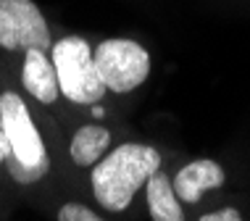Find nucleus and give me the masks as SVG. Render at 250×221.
Listing matches in <instances>:
<instances>
[{"label": "nucleus", "instance_id": "nucleus-1", "mask_svg": "<svg viewBox=\"0 0 250 221\" xmlns=\"http://www.w3.org/2000/svg\"><path fill=\"white\" fill-rule=\"evenodd\" d=\"M161 169V156L150 145H119L92 169V192L105 211H126L134 192Z\"/></svg>", "mask_w": 250, "mask_h": 221}, {"label": "nucleus", "instance_id": "nucleus-2", "mask_svg": "<svg viewBox=\"0 0 250 221\" xmlns=\"http://www.w3.org/2000/svg\"><path fill=\"white\" fill-rule=\"evenodd\" d=\"M0 126L8 137V156H5V169L19 184H35L48 174L50 161L45 142L40 137L35 121L29 116V108L16 92H3L0 95Z\"/></svg>", "mask_w": 250, "mask_h": 221}, {"label": "nucleus", "instance_id": "nucleus-3", "mask_svg": "<svg viewBox=\"0 0 250 221\" xmlns=\"http://www.w3.org/2000/svg\"><path fill=\"white\" fill-rule=\"evenodd\" d=\"M50 58L58 74V87L71 103H98L105 92V84L98 74L95 56L84 37H63L50 48Z\"/></svg>", "mask_w": 250, "mask_h": 221}, {"label": "nucleus", "instance_id": "nucleus-4", "mask_svg": "<svg viewBox=\"0 0 250 221\" xmlns=\"http://www.w3.org/2000/svg\"><path fill=\"white\" fill-rule=\"evenodd\" d=\"M92 56L105 90L119 95L137 90L150 74V56L134 40H105Z\"/></svg>", "mask_w": 250, "mask_h": 221}, {"label": "nucleus", "instance_id": "nucleus-5", "mask_svg": "<svg viewBox=\"0 0 250 221\" xmlns=\"http://www.w3.org/2000/svg\"><path fill=\"white\" fill-rule=\"evenodd\" d=\"M0 48L45 50L53 48L42 11L32 0H0Z\"/></svg>", "mask_w": 250, "mask_h": 221}, {"label": "nucleus", "instance_id": "nucleus-6", "mask_svg": "<svg viewBox=\"0 0 250 221\" xmlns=\"http://www.w3.org/2000/svg\"><path fill=\"white\" fill-rule=\"evenodd\" d=\"M174 192L182 203H198L208 190L224 184V169L211 158H198L192 163L182 166L179 174L174 177Z\"/></svg>", "mask_w": 250, "mask_h": 221}, {"label": "nucleus", "instance_id": "nucleus-7", "mask_svg": "<svg viewBox=\"0 0 250 221\" xmlns=\"http://www.w3.org/2000/svg\"><path fill=\"white\" fill-rule=\"evenodd\" d=\"M21 77H24V87L29 90V95L37 98L40 103L50 105L58 100L61 95L58 74H56V66H53V58L45 50H26Z\"/></svg>", "mask_w": 250, "mask_h": 221}, {"label": "nucleus", "instance_id": "nucleus-8", "mask_svg": "<svg viewBox=\"0 0 250 221\" xmlns=\"http://www.w3.org/2000/svg\"><path fill=\"white\" fill-rule=\"evenodd\" d=\"M147 211L153 221H185L174 184L161 169L147 179Z\"/></svg>", "mask_w": 250, "mask_h": 221}, {"label": "nucleus", "instance_id": "nucleus-9", "mask_svg": "<svg viewBox=\"0 0 250 221\" xmlns=\"http://www.w3.org/2000/svg\"><path fill=\"white\" fill-rule=\"evenodd\" d=\"M108 145H111V135H108L105 126L87 124L74 135L69 153H71V161L77 166H92L95 161H100V156L105 153Z\"/></svg>", "mask_w": 250, "mask_h": 221}, {"label": "nucleus", "instance_id": "nucleus-10", "mask_svg": "<svg viewBox=\"0 0 250 221\" xmlns=\"http://www.w3.org/2000/svg\"><path fill=\"white\" fill-rule=\"evenodd\" d=\"M58 221H103V219L79 203H66L58 211Z\"/></svg>", "mask_w": 250, "mask_h": 221}, {"label": "nucleus", "instance_id": "nucleus-11", "mask_svg": "<svg viewBox=\"0 0 250 221\" xmlns=\"http://www.w3.org/2000/svg\"><path fill=\"white\" fill-rule=\"evenodd\" d=\"M200 221H242V216H240L237 208H221V211H213V213L200 216Z\"/></svg>", "mask_w": 250, "mask_h": 221}, {"label": "nucleus", "instance_id": "nucleus-12", "mask_svg": "<svg viewBox=\"0 0 250 221\" xmlns=\"http://www.w3.org/2000/svg\"><path fill=\"white\" fill-rule=\"evenodd\" d=\"M8 150H11V145H8V137H5L3 126H0V163L5 161V156H8Z\"/></svg>", "mask_w": 250, "mask_h": 221}]
</instances>
